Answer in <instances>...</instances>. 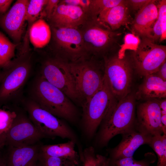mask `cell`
<instances>
[{
    "label": "cell",
    "mask_w": 166,
    "mask_h": 166,
    "mask_svg": "<svg viewBox=\"0 0 166 166\" xmlns=\"http://www.w3.org/2000/svg\"><path fill=\"white\" fill-rule=\"evenodd\" d=\"M135 95L129 93L111 108L101 124L95 140V146L102 147L118 134L135 127Z\"/></svg>",
    "instance_id": "cell-1"
},
{
    "label": "cell",
    "mask_w": 166,
    "mask_h": 166,
    "mask_svg": "<svg viewBox=\"0 0 166 166\" xmlns=\"http://www.w3.org/2000/svg\"><path fill=\"white\" fill-rule=\"evenodd\" d=\"M117 101L104 76L100 88L81 106V128L83 135L87 140L93 139L104 118Z\"/></svg>",
    "instance_id": "cell-2"
},
{
    "label": "cell",
    "mask_w": 166,
    "mask_h": 166,
    "mask_svg": "<svg viewBox=\"0 0 166 166\" xmlns=\"http://www.w3.org/2000/svg\"><path fill=\"white\" fill-rule=\"evenodd\" d=\"M40 106L55 116L73 124L78 123L79 113L76 106L60 89L41 76L35 88Z\"/></svg>",
    "instance_id": "cell-3"
},
{
    "label": "cell",
    "mask_w": 166,
    "mask_h": 166,
    "mask_svg": "<svg viewBox=\"0 0 166 166\" xmlns=\"http://www.w3.org/2000/svg\"><path fill=\"white\" fill-rule=\"evenodd\" d=\"M74 84L79 104L81 106L99 90L103 81L99 65L93 59L68 63Z\"/></svg>",
    "instance_id": "cell-4"
},
{
    "label": "cell",
    "mask_w": 166,
    "mask_h": 166,
    "mask_svg": "<svg viewBox=\"0 0 166 166\" xmlns=\"http://www.w3.org/2000/svg\"><path fill=\"white\" fill-rule=\"evenodd\" d=\"M31 121L44 138H54L59 137L73 141L78 147V152L83 149L78 138L67 124L40 106L32 102L27 105Z\"/></svg>",
    "instance_id": "cell-5"
},
{
    "label": "cell",
    "mask_w": 166,
    "mask_h": 166,
    "mask_svg": "<svg viewBox=\"0 0 166 166\" xmlns=\"http://www.w3.org/2000/svg\"><path fill=\"white\" fill-rule=\"evenodd\" d=\"M133 66L126 54L121 56L117 53L105 59L104 76L118 101L130 93Z\"/></svg>",
    "instance_id": "cell-6"
},
{
    "label": "cell",
    "mask_w": 166,
    "mask_h": 166,
    "mask_svg": "<svg viewBox=\"0 0 166 166\" xmlns=\"http://www.w3.org/2000/svg\"><path fill=\"white\" fill-rule=\"evenodd\" d=\"M54 39L59 50L56 58L68 63L89 58V56L79 29L53 27Z\"/></svg>",
    "instance_id": "cell-7"
},
{
    "label": "cell",
    "mask_w": 166,
    "mask_h": 166,
    "mask_svg": "<svg viewBox=\"0 0 166 166\" xmlns=\"http://www.w3.org/2000/svg\"><path fill=\"white\" fill-rule=\"evenodd\" d=\"M166 46L142 38L137 49L132 51L131 60L137 72L144 76L153 74L166 61Z\"/></svg>",
    "instance_id": "cell-8"
},
{
    "label": "cell",
    "mask_w": 166,
    "mask_h": 166,
    "mask_svg": "<svg viewBox=\"0 0 166 166\" xmlns=\"http://www.w3.org/2000/svg\"><path fill=\"white\" fill-rule=\"evenodd\" d=\"M89 55H103L116 42L118 34L105 26L97 20L89 19L79 29Z\"/></svg>",
    "instance_id": "cell-9"
},
{
    "label": "cell",
    "mask_w": 166,
    "mask_h": 166,
    "mask_svg": "<svg viewBox=\"0 0 166 166\" xmlns=\"http://www.w3.org/2000/svg\"><path fill=\"white\" fill-rule=\"evenodd\" d=\"M42 74L41 76L61 91L70 100L79 104L68 63L57 58L49 60L43 65Z\"/></svg>",
    "instance_id": "cell-10"
},
{
    "label": "cell",
    "mask_w": 166,
    "mask_h": 166,
    "mask_svg": "<svg viewBox=\"0 0 166 166\" xmlns=\"http://www.w3.org/2000/svg\"><path fill=\"white\" fill-rule=\"evenodd\" d=\"M6 137V145L15 147L34 145L44 138L31 121L18 116Z\"/></svg>",
    "instance_id": "cell-11"
},
{
    "label": "cell",
    "mask_w": 166,
    "mask_h": 166,
    "mask_svg": "<svg viewBox=\"0 0 166 166\" xmlns=\"http://www.w3.org/2000/svg\"><path fill=\"white\" fill-rule=\"evenodd\" d=\"M137 116L135 127L138 130L152 136L163 134L159 101L148 100L140 104L137 108Z\"/></svg>",
    "instance_id": "cell-12"
},
{
    "label": "cell",
    "mask_w": 166,
    "mask_h": 166,
    "mask_svg": "<svg viewBox=\"0 0 166 166\" xmlns=\"http://www.w3.org/2000/svg\"><path fill=\"white\" fill-rule=\"evenodd\" d=\"M81 7L60 2L49 19L53 27L79 29L88 19Z\"/></svg>",
    "instance_id": "cell-13"
},
{
    "label": "cell",
    "mask_w": 166,
    "mask_h": 166,
    "mask_svg": "<svg viewBox=\"0 0 166 166\" xmlns=\"http://www.w3.org/2000/svg\"><path fill=\"white\" fill-rule=\"evenodd\" d=\"M28 0H18L9 10L0 18V26L15 42L21 38L26 21Z\"/></svg>",
    "instance_id": "cell-14"
},
{
    "label": "cell",
    "mask_w": 166,
    "mask_h": 166,
    "mask_svg": "<svg viewBox=\"0 0 166 166\" xmlns=\"http://www.w3.org/2000/svg\"><path fill=\"white\" fill-rule=\"evenodd\" d=\"M122 135L121 142L109 152L110 161L133 157L134 152L140 146L149 145L152 137L139 131L135 127Z\"/></svg>",
    "instance_id": "cell-15"
},
{
    "label": "cell",
    "mask_w": 166,
    "mask_h": 166,
    "mask_svg": "<svg viewBox=\"0 0 166 166\" xmlns=\"http://www.w3.org/2000/svg\"><path fill=\"white\" fill-rule=\"evenodd\" d=\"M156 1L151 0L137 11L132 23V34L142 38H149L158 16Z\"/></svg>",
    "instance_id": "cell-16"
},
{
    "label": "cell",
    "mask_w": 166,
    "mask_h": 166,
    "mask_svg": "<svg viewBox=\"0 0 166 166\" xmlns=\"http://www.w3.org/2000/svg\"><path fill=\"white\" fill-rule=\"evenodd\" d=\"M29 65L20 63L8 71L0 87V98L6 99L16 92L23 84L29 73Z\"/></svg>",
    "instance_id": "cell-17"
},
{
    "label": "cell",
    "mask_w": 166,
    "mask_h": 166,
    "mask_svg": "<svg viewBox=\"0 0 166 166\" xmlns=\"http://www.w3.org/2000/svg\"><path fill=\"white\" fill-rule=\"evenodd\" d=\"M40 146L38 144L9 147L6 157H4L5 166H30L38 160Z\"/></svg>",
    "instance_id": "cell-18"
},
{
    "label": "cell",
    "mask_w": 166,
    "mask_h": 166,
    "mask_svg": "<svg viewBox=\"0 0 166 166\" xmlns=\"http://www.w3.org/2000/svg\"><path fill=\"white\" fill-rule=\"evenodd\" d=\"M130 18L129 8L124 0L122 3L103 11L96 20L114 31L122 26L127 25Z\"/></svg>",
    "instance_id": "cell-19"
},
{
    "label": "cell",
    "mask_w": 166,
    "mask_h": 166,
    "mask_svg": "<svg viewBox=\"0 0 166 166\" xmlns=\"http://www.w3.org/2000/svg\"><path fill=\"white\" fill-rule=\"evenodd\" d=\"M144 77L135 95V97L147 100L165 98L166 81L153 74Z\"/></svg>",
    "instance_id": "cell-20"
},
{
    "label": "cell",
    "mask_w": 166,
    "mask_h": 166,
    "mask_svg": "<svg viewBox=\"0 0 166 166\" xmlns=\"http://www.w3.org/2000/svg\"><path fill=\"white\" fill-rule=\"evenodd\" d=\"M75 145L74 141L69 140L64 143L40 146V152L49 156L71 160L77 165L80 163V157L78 152L75 150Z\"/></svg>",
    "instance_id": "cell-21"
},
{
    "label": "cell",
    "mask_w": 166,
    "mask_h": 166,
    "mask_svg": "<svg viewBox=\"0 0 166 166\" xmlns=\"http://www.w3.org/2000/svg\"><path fill=\"white\" fill-rule=\"evenodd\" d=\"M29 36L32 45L37 48H42L50 41L51 32L49 25L43 19L37 20L31 25Z\"/></svg>",
    "instance_id": "cell-22"
},
{
    "label": "cell",
    "mask_w": 166,
    "mask_h": 166,
    "mask_svg": "<svg viewBox=\"0 0 166 166\" xmlns=\"http://www.w3.org/2000/svg\"><path fill=\"white\" fill-rule=\"evenodd\" d=\"M157 6L158 17L148 38L155 42L162 41L166 38V0L159 1Z\"/></svg>",
    "instance_id": "cell-23"
},
{
    "label": "cell",
    "mask_w": 166,
    "mask_h": 166,
    "mask_svg": "<svg viewBox=\"0 0 166 166\" xmlns=\"http://www.w3.org/2000/svg\"><path fill=\"white\" fill-rule=\"evenodd\" d=\"M79 157L82 166H110L109 158L97 154L92 146L83 149Z\"/></svg>",
    "instance_id": "cell-24"
},
{
    "label": "cell",
    "mask_w": 166,
    "mask_h": 166,
    "mask_svg": "<svg viewBox=\"0 0 166 166\" xmlns=\"http://www.w3.org/2000/svg\"><path fill=\"white\" fill-rule=\"evenodd\" d=\"M16 45L12 43L0 32V67H6L14 55Z\"/></svg>",
    "instance_id": "cell-25"
},
{
    "label": "cell",
    "mask_w": 166,
    "mask_h": 166,
    "mask_svg": "<svg viewBox=\"0 0 166 166\" xmlns=\"http://www.w3.org/2000/svg\"><path fill=\"white\" fill-rule=\"evenodd\" d=\"M123 0H90L88 13L89 19L97 20L105 10L122 2Z\"/></svg>",
    "instance_id": "cell-26"
},
{
    "label": "cell",
    "mask_w": 166,
    "mask_h": 166,
    "mask_svg": "<svg viewBox=\"0 0 166 166\" xmlns=\"http://www.w3.org/2000/svg\"><path fill=\"white\" fill-rule=\"evenodd\" d=\"M149 145L157 155L156 166H166V135L152 136Z\"/></svg>",
    "instance_id": "cell-27"
},
{
    "label": "cell",
    "mask_w": 166,
    "mask_h": 166,
    "mask_svg": "<svg viewBox=\"0 0 166 166\" xmlns=\"http://www.w3.org/2000/svg\"><path fill=\"white\" fill-rule=\"evenodd\" d=\"M48 0L29 1L26 14V21L32 25L38 18L41 12L46 5Z\"/></svg>",
    "instance_id": "cell-28"
},
{
    "label": "cell",
    "mask_w": 166,
    "mask_h": 166,
    "mask_svg": "<svg viewBox=\"0 0 166 166\" xmlns=\"http://www.w3.org/2000/svg\"><path fill=\"white\" fill-rule=\"evenodd\" d=\"M38 160L41 166H73L75 163L71 160L47 155L39 152Z\"/></svg>",
    "instance_id": "cell-29"
},
{
    "label": "cell",
    "mask_w": 166,
    "mask_h": 166,
    "mask_svg": "<svg viewBox=\"0 0 166 166\" xmlns=\"http://www.w3.org/2000/svg\"><path fill=\"white\" fill-rule=\"evenodd\" d=\"M17 116L14 111L0 109V135L6 134Z\"/></svg>",
    "instance_id": "cell-30"
},
{
    "label": "cell",
    "mask_w": 166,
    "mask_h": 166,
    "mask_svg": "<svg viewBox=\"0 0 166 166\" xmlns=\"http://www.w3.org/2000/svg\"><path fill=\"white\" fill-rule=\"evenodd\" d=\"M140 42L139 37L132 33L126 34L124 38V43L121 45V48L117 53L119 56H123L125 54V51L129 49L136 50Z\"/></svg>",
    "instance_id": "cell-31"
},
{
    "label": "cell",
    "mask_w": 166,
    "mask_h": 166,
    "mask_svg": "<svg viewBox=\"0 0 166 166\" xmlns=\"http://www.w3.org/2000/svg\"><path fill=\"white\" fill-rule=\"evenodd\" d=\"M110 166H149V165L144 160L137 161L131 157L110 160Z\"/></svg>",
    "instance_id": "cell-32"
},
{
    "label": "cell",
    "mask_w": 166,
    "mask_h": 166,
    "mask_svg": "<svg viewBox=\"0 0 166 166\" xmlns=\"http://www.w3.org/2000/svg\"><path fill=\"white\" fill-rule=\"evenodd\" d=\"M60 2L67 4L79 6L81 7L88 15L90 0H60Z\"/></svg>",
    "instance_id": "cell-33"
},
{
    "label": "cell",
    "mask_w": 166,
    "mask_h": 166,
    "mask_svg": "<svg viewBox=\"0 0 166 166\" xmlns=\"http://www.w3.org/2000/svg\"><path fill=\"white\" fill-rule=\"evenodd\" d=\"M151 0H125L128 6H130L134 10L138 11Z\"/></svg>",
    "instance_id": "cell-34"
},
{
    "label": "cell",
    "mask_w": 166,
    "mask_h": 166,
    "mask_svg": "<svg viewBox=\"0 0 166 166\" xmlns=\"http://www.w3.org/2000/svg\"><path fill=\"white\" fill-rule=\"evenodd\" d=\"M60 1L59 0H48L45 6V11L46 16L48 19L53 13Z\"/></svg>",
    "instance_id": "cell-35"
},
{
    "label": "cell",
    "mask_w": 166,
    "mask_h": 166,
    "mask_svg": "<svg viewBox=\"0 0 166 166\" xmlns=\"http://www.w3.org/2000/svg\"><path fill=\"white\" fill-rule=\"evenodd\" d=\"M12 0H0V16L5 14L13 2Z\"/></svg>",
    "instance_id": "cell-36"
},
{
    "label": "cell",
    "mask_w": 166,
    "mask_h": 166,
    "mask_svg": "<svg viewBox=\"0 0 166 166\" xmlns=\"http://www.w3.org/2000/svg\"><path fill=\"white\" fill-rule=\"evenodd\" d=\"M153 74L166 81V61L162 64L157 71Z\"/></svg>",
    "instance_id": "cell-37"
},
{
    "label": "cell",
    "mask_w": 166,
    "mask_h": 166,
    "mask_svg": "<svg viewBox=\"0 0 166 166\" xmlns=\"http://www.w3.org/2000/svg\"><path fill=\"white\" fill-rule=\"evenodd\" d=\"M161 110V115L166 114V100L165 99L161 101H159Z\"/></svg>",
    "instance_id": "cell-38"
},
{
    "label": "cell",
    "mask_w": 166,
    "mask_h": 166,
    "mask_svg": "<svg viewBox=\"0 0 166 166\" xmlns=\"http://www.w3.org/2000/svg\"><path fill=\"white\" fill-rule=\"evenodd\" d=\"M6 134L0 135V151L6 145Z\"/></svg>",
    "instance_id": "cell-39"
},
{
    "label": "cell",
    "mask_w": 166,
    "mask_h": 166,
    "mask_svg": "<svg viewBox=\"0 0 166 166\" xmlns=\"http://www.w3.org/2000/svg\"><path fill=\"white\" fill-rule=\"evenodd\" d=\"M0 166H5L4 157H2L0 154Z\"/></svg>",
    "instance_id": "cell-40"
},
{
    "label": "cell",
    "mask_w": 166,
    "mask_h": 166,
    "mask_svg": "<svg viewBox=\"0 0 166 166\" xmlns=\"http://www.w3.org/2000/svg\"><path fill=\"white\" fill-rule=\"evenodd\" d=\"M30 166H38L35 163Z\"/></svg>",
    "instance_id": "cell-41"
},
{
    "label": "cell",
    "mask_w": 166,
    "mask_h": 166,
    "mask_svg": "<svg viewBox=\"0 0 166 166\" xmlns=\"http://www.w3.org/2000/svg\"><path fill=\"white\" fill-rule=\"evenodd\" d=\"M76 166V165H74V166Z\"/></svg>",
    "instance_id": "cell-42"
}]
</instances>
